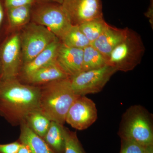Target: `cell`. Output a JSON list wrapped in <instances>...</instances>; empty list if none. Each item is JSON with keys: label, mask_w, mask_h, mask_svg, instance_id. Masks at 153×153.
<instances>
[{"label": "cell", "mask_w": 153, "mask_h": 153, "mask_svg": "<svg viewBox=\"0 0 153 153\" xmlns=\"http://www.w3.org/2000/svg\"><path fill=\"white\" fill-rule=\"evenodd\" d=\"M39 86L23 83L18 78L0 81V116L13 126L26 122L32 113L39 110Z\"/></svg>", "instance_id": "obj_1"}, {"label": "cell", "mask_w": 153, "mask_h": 153, "mask_svg": "<svg viewBox=\"0 0 153 153\" xmlns=\"http://www.w3.org/2000/svg\"><path fill=\"white\" fill-rule=\"evenodd\" d=\"M39 86V111L51 121L63 125L68 110L79 96L72 89L70 78L55 80Z\"/></svg>", "instance_id": "obj_2"}, {"label": "cell", "mask_w": 153, "mask_h": 153, "mask_svg": "<svg viewBox=\"0 0 153 153\" xmlns=\"http://www.w3.org/2000/svg\"><path fill=\"white\" fill-rule=\"evenodd\" d=\"M118 134L143 146L153 144L152 116L143 107L132 105L124 113Z\"/></svg>", "instance_id": "obj_3"}, {"label": "cell", "mask_w": 153, "mask_h": 153, "mask_svg": "<svg viewBox=\"0 0 153 153\" xmlns=\"http://www.w3.org/2000/svg\"><path fill=\"white\" fill-rule=\"evenodd\" d=\"M145 47L141 37L135 31L129 29L126 38L112 50L108 65L117 71H131L141 62Z\"/></svg>", "instance_id": "obj_4"}, {"label": "cell", "mask_w": 153, "mask_h": 153, "mask_svg": "<svg viewBox=\"0 0 153 153\" xmlns=\"http://www.w3.org/2000/svg\"><path fill=\"white\" fill-rule=\"evenodd\" d=\"M31 22L47 28L60 40L72 26L62 4L48 2L32 5Z\"/></svg>", "instance_id": "obj_5"}, {"label": "cell", "mask_w": 153, "mask_h": 153, "mask_svg": "<svg viewBox=\"0 0 153 153\" xmlns=\"http://www.w3.org/2000/svg\"><path fill=\"white\" fill-rule=\"evenodd\" d=\"M19 33L23 65L33 60L57 38L47 28L32 22L19 30Z\"/></svg>", "instance_id": "obj_6"}, {"label": "cell", "mask_w": 153, "mask_h": 153, "mask_svg": "<svg viewBox=\"0 0 153 153\" xmlns=\"http://www.w3.org/2000/svg\"><path fill=\"white\" fill-rule=\"evenodd\" d=\"M117 71L115 68L109 65L81 71L70 77L71 87L74 93L78 96L98 93Z\"/></svg>", "instance_id": "obj_7"}, {"label": "cell", "mask_w": 153, "mask_h": 153, "mask_svg": "<svg viewBox=\"0 0 153 153\" xmlns=\"http://www.w3.org/2000/svg\"><path fill=\"white\" fill-rule=\"evenodd\" d=\"M2 79L18 78L23 65L19 31L10 33L0 44Z\"/></svg>", "instance_id": "obj_8"}, {"label": "cell", "mask_w": 153, "mask_h": 153, "mask_svg": "<svg viewBox=\"0 0 153 153\" xmlns=\"http://www.w3.org/2000/svg\"><path fill=\"white\" fill-rule=\"evenodd\" d=\"M62 6L73 26L103 18L101 0H63Z\"/></svg>", "instance_id": "obj_9"}, {"label": "cell", "mask_w": 153, "mask_h": 153, "mask_svg": "<svg viewBox=\"0 0 153 153\" xmlns=\"http://www.w3.org/2000/svg\"><path fill=\"white\" fill-rule=\"evenodd\" d=\"M97 118V110L94 102L85 96H79L71 104L66 122L78 130L86 129Z\"/></svg>", "instance_id": "obj_10"}, {"label": "cell", "mask_w": 153, "mask_h": 153, "mask_svg": "<svg viewBox=\"0 0 153 153\" xmlns=\"http://www.w3.org/2000/svg\"><path fill=\"white\" fill-rule=\"evenodd\" d=\"M61 44L59 38H57L42 52L28 63L22 66L18 78L22 81L34 72L56 60L57 53Z\"/></svg>", "instance_id": "obj_11"}, {"label": "cell", "mask_w": 153, "mask_h": 153, "mask_svg": "<svg viewBox=\"0 0 153 153\" xmlns=\"http://www.w3.org/2000/svg\"><path fill=\"white\" fill-rule=\"evenodd\" d=\"M129 28L119 29L108 25L101 35L91 44L108 60L112 50L123 41L128 33Z\"/></svg>", "instance_id": "obj_12"}, {"label": "cell", "mask_w": 153, "mask_h": 153, "mask_svg": "<svg viewBox=\"0 0 153 153\" xmlns=\"http://www.w3.org/2000/svg\"><path fill=\"white\" fill-rule=\"evenodd\" d=\"M83 49L65 46L61 43L57 62L70 77L82 71Z\"/></svg>", "instance_id": "obj_13"}, {"label": "cell", "mask_w": 153, "mask_h": 153, "mask_svg": "<svg viewBox=\"0 0 153 153\" xmlns=\"http://www.w3.org/2000/svg\"><path fill=\"white\" fill-rule=\"evenodd\" d=\"M68 78L70 76L56 60L37 70L21 82L39 86L55 80Z\"/></svg>", "instance_id": "obj_14"}, {"label": "cell", "mask_w": 153, "mask_h": 153, "mask_svg": "<svg viewBox=\"0 0 153 153\" xmlns=\"http://www.w3.org/2000/svg\"><path fill=\"white\" fill-rule=\"evenodd\" d=\"M20 126L21 133L19 140L27 146L32 153H55L43 138L35 133L26 122Z\"/></svg>", "instance_id": "obj_15"}, {"label": "cell", "mask_w": 153, "mask_h": 153, "mask_svg": "<svg viewBox=\"0 0 153 153\" xmlns=\"http://www.w3.org/2000/svg\"><path fill=\"white\" fill-rule=\"evenodd\" d=\"M32 7L26 5L7 9L8 34L19 31L31 22Z\"/></svg>", "instance_id": "obj_16"}, {"label": "cell", "mask_w": 153, "mask_h": 153, "mask_svg": "<svg viewBox=\"0 0 153 153\" xmlns=\"http://www.w3.org/2000/svg\"><path fill=\"white\" fill-rule=\"evenodd\" d=\"M63 125L51 121L49 129L43 139L55 153H64L65 140Z\"/></svg>", "instance_id": "obj_17"}, {"label": "cell", "mask_w": 153, "mask_h": 153, "mask_svg": "<svg viewBox=\"0 0 153 153\" xmlns=\"http://www.w3.org/2000/svg\"><path fill=\"white\" fill-rule=\"evenodd\" d=\"M108 65L105 57L91 44L83 49L82 71L102 68Z\"/></svg>", "instance_id": "obj_18"}, {"label": "cell", "mask_w": 153, "mask_h": 153, "mask_svg": "<svg viewBox=\"0 0 153 153\" xmlns=\"http://www.w3.org/2000/svg\"><path fill=\"white\" fill-rule=\"evenodd\" d=\"M60 41L65 46L78 49H83L91 44L79 27L73 25Z\"/></svg>", "instance_id": "obj_19"}, {"label": "cell", "mask_w": 153, "mask_h": 153, "mask_svg": "<svg viewBox=\"0 0 153 153\" xmlns=\"http://www.w3.org/2000/svg\"><path fill=\"white\" fill-rule=\"evenodd\" d=\"M51 122V121L39 110L32 113L26 121L29 127L42 138L49 129Z\"/></svg>", "instance_id": "obj_20"}, {"label": "cell", "mask_w": 153, "mask_h": 153, "mask_svg": "<svg viewBox=\"0 0 153 153\" xmlns=\"http://www.w3.org/2000/svg\"><path fill=\"white\" fill-rule=\"evenodd\" d=\"M108 25L102 18L88 21L78 26L91 44L101 35Z\"/></svg>", "instance_id": "obj_21"}, {"label": "cell", "mask_w": 153, "mask_h": 153, "mask_svg": "<svg viewBox=\"0 0 153 153\" xmlns=\"http://www.w3.org/2000/svg\"><path fill=\"white\" fill-rule=\"evenodd\" d=\"M65 140L64 153H86L79 141L75 132L71 131L63 127Z\"/></svg>", "instance_id": "obj_22"}, {"label": "cell", "mask_w": 153, "mask_h": 153, "mask_svg": "<svg viewBox=\"0 0 153 153\" xmlns=\"http://www.w3.org/2000/svg\"><path fill=\"white\" fill-rule=\"evenodd\" d=\"M146 146L131 141L121 140L120 153H145Z\"/></svg>", "instance_id": "obj_23"}, {"label": "cell", "mask_w": 153, "mask_h": 153, "mask_svg": "<svg viewBox=\"0 0 153 153\" xmlns=\"http://www.w3.org/2000/svg\"><path fill=\"white\" fill-rule=\"evenodd\" d=\"M7 8L3 0H0V44L7 35Z\"/></svg>", "instance_id": "obj_24"}, {"label": "cell", "mask_w": 153, "mask_h": 153, "mask_svg": "<svg viewBox=\"0 0 153 153\" xmlns=\"http://www.w3.org/2000/svg\"><path fill=\"white\" fill-rule=\"evenodd\" d=\"M7 9L21 6L33 5L37 2L36 0H3Z\"/></svg>", "instance_id": "obj_25"}, {"label": "cell", "mask_w": 153, "mask_h": 153, "mask_svg": "<svg viewBox=\"0 0 153 153\" xmlns=\"http://www.w3.org/2000/svg\"><path fill=\"white\" fill-rule=\"evenodd\" d=\"M21 144L19 140L8 144H0V153H17Z\"/></svg>", "instance_id": "obj_26"}, {"label": "cell", "mask_w": 153, "mask_h": 153, "mask_svg": "<svg viewBox=\"0 0 153 153\" xmlns=\"http://www.w3.org/2000/svg\"><path fill=\"white\" fill-rule=\"evenodd\" d=\"M17 153H32V152L27 146L22 143Z\"/></svg>", "instance_id": "obj_27"}, {"label": "cell", "mask_w": 153, "mask_h": 153, "mask_svg": "<svg viewBox=\"0 0 153 153\" xmlns=\"http://www.w3.org/2000/svg\"><path fill=\"white\" fill-rule=\"evenodd\" d=\"M153 1H152V3H151L150 6L149 7L148 9L147 12L146 13L145 15L148 18H149L150 20V22L151 24H152V22H153Z\"/></svg>", "instance_id": "obj_28"}, {"label": "cell", "mask_w": 153, "mask_h": 153, "mask_svg": "<svg viewBox=\"0 0 153 153\" xmlns=\"http://www.w3.org/2000/svg\"><path fill=\"white\" fill-rule=\"evenodd\" d=\"M37 2H54L62 4L63 0H36Z\"/></svg>", "instance_id": "obj_29"}, {"label": "cell", "mask_w": 153, "mask_h": 153, "mask_svg": "<svg viewBox=\"0 0 153 153\" xmlns=\"http://www.w3.org/2000/svg\"><path fill=\"white\" fill-rule=\"evenodd\" d=\"M145 153H153V144L146 146Z\"/></svg>", "instance_id": "obj_30"}, {"label": "cell", "mask_w": 153, "mask_h": 153, "mask_svg": "<svg viewBox=\"0 0 153 153\" xmlns=\"http://www.w3.org/2000/svg\"><path fill=\"white\" fill-rule=\"evenodd\" d=\"M3 77V71L1 63L0 61V81L2 79Z\"/></svg>", "instance_id": "obj_31"}, {"label": "cell", "mask_w": 153, "mask_h": 153, "mask_svg": "<svg viewBox=\"0 0 153 153\" xmlns=\"http://www.w3.org/2000/svg\"><path fill=\"white\" fill-rule=\"evenodd\" d=\"M152 1H153V0H152Z\"/></svg>", "instance_id": "obj_32"}]
</instances>
